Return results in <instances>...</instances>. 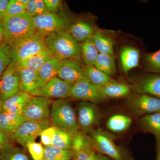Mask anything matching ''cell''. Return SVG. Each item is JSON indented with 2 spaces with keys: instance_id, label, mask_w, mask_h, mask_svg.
Listing matches in <instances>:
<instances>
[{
  "instance_id": "obj_1",
  "label": "cell",
  "mask_w": 160,
  "mask_h": 160,
  "mask_svg": "<svg viewBox=\"0 0 160 160\" xmlns=\"http://www.w3.org/2000/svg\"><path fill=\"white\" fill-rule=\"evenodd\" d=\"M46 47L62 60L76 59L81 55V46L66 31L52 33L45 38Z\"/></svg>"
},
{
  "instance_id": "obj_2",
  "label": "cell",
  "mask_w": 160,
  "mask_h": 160,
  "mask_svg": "<svg viewBox=\"0 0 160 160\" xmlns=\"http://www.w3.org/2000/svg\"><path fill=\"white\" fill-rule=\"evenodd\" d=\"M2 21L5 32L4 42L10 46L37 32L32 18L26 12L14 16L6 17Z\"/></svg>"
},
{
  "instance_id": "obj_3",
  "label": "cell",
  "mask_w": 160,
  "mask_h": 160,
  "mask_svg": "<svg viewBox=\"0 0 160 160\" xmlns=\"http://www.w3.org/2000/svg\"><path fill=\"white\" fill-rule=\"evenodd\" d=\"M50 119L52 126L73 133L79 132L75 112L67 100L58 99L52 102Z\"/></svg>"
},
{
  "instance_id": "obj_4",
  "label": "cell",
  "mask_w": 160,
  "mask_h": 160,
  "mask_svg": "<svg viewBox=\"0 0 160 160\" xmlns=\"http://www.w3.org/2000/svg\"><path fill=\"white\" fill-rule=\"evenodd\" d=\"M10 47L11 62L14 64L47 48L45 37L37 32L18 41Z\"/></svg>"
},
{
  "instance_id": "obj_5",
  "label": "cell",
  "mask_w": 160,
  "mask_h": 160,
  "mask_svg": "<svg viewBox=\"0 0 160 160\" xmlns=\"http://www.w3.org/2000/svg\"><path fill=\"white\" fill-rule=\"evenodd\" d=\"M95 149L113 160H127L122 149L118 146L112 135L98 127L90 133Z\"/></svg>"
},
{
  "instance_id": "obj_6",
  "label": "cell",
  "mask_w": 160,
  "mask_h": 160,
  "mask_svg": "<svg viewBox=\"0 0 160 160\" xmlns=\"http://www.w3.org/2000/svg\"><path fill=\"white\" fill-rule=\"evenodd\" d=\"M37 32L46 37L58 32L66 31L69 26V22L62 14L48 12L32 18Z\"/></svg>"
},
{
  "instance_id": "obj_7",
  "label": "cell",
  "mask_w": 160,
  "mask_h": 160,
  "mask_svg": "<svg viewBox=\"0 0 160 160\" xmlns=\"http://www.w3.org/2000/svg\"><path fill=\"white\" fill-rule=\"evenodd\" d=\"M127 106L136 117L160 112V98L149 95L134 93L127 96Z\"/></svg>"
},
{
  "instance_id": "obj_8",
  "label": "cell",
  "mask_w": 160,
  "mask_h": 160,
  "mask_svg": "<svg viewBox=\"0 0 160 160\" xmlns=\"http://www.w3.org/2000/svg\"><path fill=\"white\" fill-rule=\"evenodd\" d=\"M52 103L48 98L32 96L23 109L22 114L24 119L32 122L49 120Z\"/></svg>"
},
{
  "instance_id": "obj_9",
  "label": "cell",
  "mask_w": 160,
  "mask_h": 160,
  "mask_svg": "<svg viewBox=\"0 0 160 160\" xmlns=\"http://www.w3.org/2000/svg\"><path fill=\"white\" fill-rule=\"evenodd\" d=\"M99 110L94 103L82 101L78 105V122L81 132L87 134L97 128L101 120Z\"/></svg>"
},
{
  "instance_id": "obj_10",
  "label": "cell",
  "mask_w": 160,
  "mask_h": 160,
  "mask_svg": "<svg viewBox=\"0 0 160 160\" xmlns=\"http://www.w3.org/2000/svg\"><path fill=\"white\" fill-rule=\"evenodd\" d=\"M49 126V120L42 122L25 121L16 130L13 138L20 145L26 147L28 143L34 142L43 130Z\"/></svg>"
},
{
  "instance_id": "obj_11",
  "label": "cell",
  "mask_w": 160,
  "mask_h": 160,
  "mask_svg": "<svg viewBox=\"0 0 160 160\" xmlns=\"http://www.w3.org/2000/svg\"><path fill=\"white\" fill-rule=\"evenodd\" d=\"M72 85L57 77L29 94L33 97L65 99L70 97Z\"/></svg>"
},
{
  "instance_id": "obj_12",
  "label": "cell",
  "mask_w": 160,
  "mask_h": 160,
  "mask_svg": "<svg viewBox=\"0 0 160 160\" xmlns=\"http://www.w3.org/2000/svg\"><path fill=\"white\" fill-rule=\"evenodd\" d=\"M20 91L18 72L14 64L11 62L0 79V98L3 102Z\"/></svg>"
},
{
  "instance_id": "obj_13",
  "label": "cell",
  "mask_w": 160,
  "mask_h": 160,
  "mask_svg": "<svg viewBox=\"0 0 160 160\" xmlns=\"http://www.w3.org/2000/svg\"><path fill=\"white\" fill-rule=\"evenodd\" d=\"M70 97L74 99L94 104L106 99L100 94L97 87L87 80H82L72 84Z\"/></svg>"
},
{
  "instance_id": "obj_14",
  "label": "cell",
  "mask_w": 160,
  "mask_h": 160,
  "mask_svg": "<svg viewBox=\"0 0 160 160\" xmlns=\"http://www.w3.org/2000/svg\"><path fill=\"white\" fill-rule=\"evenodd\" d=\"M95 147L90 137L78 132L74 134L72 150L75 160H97Z\"/></svg>"
},
{
  "instance_id": "obj_15",
  "label": "cell",
  "mask_w": 160,
  "mask_h": 160,
  "mask_svg": "<svg viewBox=\"0 0 160 160\" xmlns=\"http://www.w3.org/2000/svg\"><path fill=\"white\" fill-rule=\"evenodd\" d=\"M58 77L72 84L82 80H87L84 68L76 59L62 61L58 71Z\"/></svg>"
},
{
  "instance_id": "obj_16",
  "label": "cell",
  "mask_w": 160,
  "mask_h": 160,
  "mask_svg": "<svg viewBox=\"0 0 160 160\" xmlns=\"http://www.w3.org/2000/svg\"><path fill=\"white\" fill-rule=\"evenodd\" d=\"M135 93L160 98V74H148L140 77L131 87Z\"/></svg>"
},
{
  "instance_id": "obj_17",
  "label": "cell",
  "mask_w": 160,
  "mask_h": 160,
  "mask_svg": "<svg viewBox=\"0 0 160 160\" xmlns=\"http://www.w3.org/2000/svg\"><path fill=\"white\" fill-rule=\"evenodd\" d=\"M52 55L51 52L46 48L38 53L13 64L17 69H28L38 72Z\"/></svg>"
},
{
  "instance_id": "obj_18",
  "label": "cell",
  "mask_w": 160,
  "mask_h": 160,
  "mask_svg": "<svg viewBox=\"0 0 160 160\" xmlns=\"http://www.w3.org/2000/svg\"><path fill=\"white\" fill-rule=\"evenodd\" d=\"M104 98H117L127 97L130 94L131 87L115 81L101 86H96Z\"/></svg>"
},
{
  "instance_id": "obj_19",
  "label": "cell",
  "mask_w": 160,
  "mask_h": 160,
  "mask_svg": "<svg viewBox=\"0 0 160 160\" xmlns=\"http://www.w3.org/2000/svg\"><path fill=\"white\" fill-rule=\"evenodd\" d=\"M17 69L19 75L21 91L30 94L41 87L38 71L28 69Z\"/></svg>"
},
{
  "instance_id": "obj_20",
  "label": "cell",
  "mask_w": 160,
  "mask_h": 160,
  "mask_svg": "<svg viewBox=\"0 0 160 160\" xmlns=\"http://www.w3.org/2000/svg\"><path fill=\"white\" fill-rule=\"evenodd\" d=\"M25 121L22 114H14L3 111L0 114V129L8 137L13 138L16 130Z\"/></svg>"
},
{
  "instance_id": "obj_21",
  "label": "cell",
  "mask_w": 160,
  "mask_h": 160,
  "mask_svg": "<svg viewBox=\"0 0 160 160\" xmlns=\"http://www.w3.org/2000/svg\"><path fill=\"white\" fill-rule=\"evenodd\" d=\"M62 61L52 55L38 71L41 87L58 76V71Z\"/></svg>"
},
{
  "instance_id": "obj_22",
  "label": "cell",
  "mask_w": 160,
  "mask_h": 160,
  "mask_svg": "<svg viewBox=\"0 0 160 160\" xmlns=\"http://www.w3.org/2000/svg\"><path fill=\"white\" fill-rule=\"evenodd\" d=\"M32 97L25 92H19L3 102V111L14 114H22L26 103Z\"/></svg>"
},
{
  "instance_id": "obj_23",
  "label": "cell",
  "mask_w": 160,
  "mask_h": 160,
  "mask_svg": "<svg viewBox=\"0 0 160 160\" xmlns=\"http://www.w3.org/2000/svg\"><path fill=\"white\" fill-rule=\"evenodd\" d=\"M140 52L134 47L124 46L120 51V58L123 70L125 73L138 66Z\"/></svg>"
},
{
  "instance_id": "obj_24",
  "label": "cell",
  "mask_w": 160,
  "mask_h": 160,
  "mask_svg": "<svg viewBox=\"0 0 160 160\" xmlns=\"http://www.w3.org/2000/svg\"><path fill=\"white\" fill-rule=\"evenodd\" d=\"M138 123L142 130L154 135L160 142V112L144 116Z\"/></svg>"
},
{
  "instance_id": "obj_25",
  "label": "cell",
  "mask_w": 160,
  "mask_h": 160,
  "mask_svg": "<svg viewBox=\"0 0 160 160\" xmlns=\"http://www.w3.org/2000/svg\"><path fill=\"white\" fill-rule=\"evenodd\" d=\"M69 34L78 42H84L91 38L94 33L92 26L89 23L79 21L69 26Z\"/></svg>"
},
{
  "instance_id": "obj_26",
  "label": "cell",
  "mask_w": 160,
  "mask_h": 160,
  "mask_svg": "<svg viewBox=\"0 0 160 160\" xmlns=\"http://www.w3.org/2000/svg\"><path fill=\"white\" fill-rule=\"evenodd\" d=\"M91 38L99 53L113 55V43L110 38L99 31H95Z\"/></svg>"
},
{
  "instance_id": "obj_27",
  "label": "cell",
  "mask_w": 160,
  "mask_h": 160,
  "mask_svg": "<svg viewBox=\"0 0 160 160\" xmlns=\"http://www.w3.org/2000/svg\"><path fill=\"white\" fill-rule=\"evenodd\" d=\"M132 120L129 117L122 114H116L111 117L106 126L107 129L113 132H122L130 127Z\"/></svg>"
},
{
  "instance_id": "obj_28",
  "label": "cell",
  "mask_w": 160,
  "mask_h": 160,
  "mask_svg": "<svg viewBox=\"0 0 160 160\" xmlns=\"http://www.w3.org/2000/svg\"><path fill=\"white\" fill-rule=\"evenodd\" d=\"M87 80L96 86H101L113 82L109 76L100 71L95 66H86L84 68Z\"/></svg>"
},
{
  "instance_id": "obj_29",
  "label": "cell",
  "mask_w": 160,
  "mask_h": 160,
  "mask_svg": "<svg viewBox=\"0 0 160 160\" xmlns=\"http://www.w3.org/2000/svg\"><path fill=\"white\" fill-rule=\"evenodd\" d=\"M81 53L86 66H94L99 53L91 38L83 42L81 45Z\"/></svg>"
},
{
  "instance_id": "obj_30",
  "label": "cell",
  "mask_w": 160,
  "mask_h": 160,
  "mask_svg": "<svg viewBox=\"0 0 160 160\" xmlns=\"http://www.w3.org/2000/svg\"><path fill=\"white\" fill-rule=\"evenodd\" d=\"M75 134L65 129L58 128L51 146L60 149L72 150Z\"/></svg>"
},
{
  "instance_id": "obj_31",
  "label": "cell",
  "mask_w": 160,
  "mask_h": 160,
  "mask_svg": "<svg viewBox=\"0 0 160 160\" xmlns=\"http://www.w3.org/2000/svg\"><path fill=\"white\" fill-rule=\"evenodd\" d=\"M74 158L72 150L60 149L55 146H44L43 160H71Z\"/></svg>"
},
{
  "instance_id": "obj_32",
  "label": "cell",
  "mask_w": 160,
  "mask_h": 160,
  "mask_svg": "<svg viewBox=\"0 0 160 160\" xmlns=\"http://www.w3.org/2000/svg\"><path fill=\"white\" fill-rule=\"evenodd\" d=\"M94 66L109 76L114 74L116 70L113 55L99 53Z\"/></svg>"
},
{
  "instance_id": "obj_33",
  "label": "cell",
  "mask_w": 160,
  "mask_h": 160,
  "mask_svg": "<svg viewBox=\"0 0 160 160\" xmlns=\"http://www.w3.org/2000/svg\"><path fill=\"white\" fill-rule=\"evenodd\" d=\"M2 149V154L0 160H30L24 151L10 144Z\"/></svg>"
},
{
  "instance_id": "obj_34",
  "label": "cell",
  "mask_w": 160,
  "mask_h": 160,
  "mask_svg": "<svg viewBox=\"0 0 160 160\" xmlns=\"http://www.w3.org/2000/svg\"><path fill=\"white\" fill-rule=\"evenodd\" d=\"M49 12L42 0H29L26 7V13L32 18Z\"/></svg>"
},
{
  "instance_id": "obj_35",
  "label": "cell",
  "mask_w": 160,
  "mask_h": 160,
  "mask_svg": "<svg viewBox=\"0 0 160 160\" xmlns=\"http://www.w3.org/2000/svg\"><path fill=\"white\" fill-rule=\"evenodd\" d=\"M11 62V47L4 42L0 46V79Z\"/></svg>"
},
{
  "instance_id": "obj_36",
  "label": "cell",
  "mask_w": 160,
  "mask_h": 160,
  "mask_svg": "<svg viewBox=\"0 0 160 160\" xmlns=\"http://www.w3.org/2000/svg\"><path fill=\"white\" fill-rule=\"evenodd\" d=\"M145 64L149 71L160 74V49L146 55Z\"/></svg>"
},
{
  "instance_id": "obj_37",
  "label": "cell",
  "mask_w": 160,
  "mask_h": 160,
  "mask_svg": "<svg viewBox=\"0 0 160 160\" xmlns=\"http://www.w3.org/2000/svg\"><path fill=\"white\" fill-rule=\"evenodd\" d=\"M27 5L20 0H10L6 11V17L14 16L23 14L26 12Z\"/></svg>"
},
{
  "instance_id": "obj_38",
  "label": "cell",
  "mask_w": 160,
  "mask_h": 160,
  "mask_svg": "<svg viewBox=\"0 0 160 160\" xmlns=\"http://www.w3.org/2000/svg\"><path fill=\"white\" fill-rule=\"evenodd\" d=\"M26 148L33 160H43L44 147L41 143L30 142L27 144Z\"/></svg>"
},
{
  "instance_id": "obj_39",
  "label": "cell",
  "mask_w": 160,
  "mask_h": 160,
  "mask_svg": "<svg viewBox=\"0 0 160 160\" xmlns=\"http://www.w3.org/2000/svg\"><path fill=\"white\" fill-rule=\"evenodd\" d=\"M57 129V127L55 126H49L41 132L40 135L41 142L45 147L51 146L53 137Z\"/></svg>"
},
{
  "instance_id": "obj_40",
  "label": "cell",
  "mask_w": 160,
  "mask_h": 160,
  "mask_svg": "<svg viewBox=\"0 0 160 160\" xmlns=\"http://www.w3.org/2000/svg\"><path fill=\"white\" fill-rule=\"evenodd\" d=\"M44 2L49 12L53 13H56L62 3L60 0H44Z\"/></svg>"
},
{
  "instance_id": "obj_41",
  "label": "cell",
  "mask_w": 160,
  "mask_h": 160,
  "mask_svg": "<svg viewBox=\"0 0 160 160\" xmlns=\"http://www.w3.org/2000/svg\"><path fill=\"white\" fill-rule=\"evenodd\" d=\"M8 0H0V20L2 21L6 17V11L9 4Z\"/></svg>"
},
{
  "instance_id": "obj_42",
  "label": "cell",
  "mask_w": 160,
  "mask_h": 160,
  "mask_svg": "<svg viewBox=\"0 0 160 160\" xmlns=\"http://www.w3.org/2000/svg\"><path fill=\"white\" fill-rule=\"evenodd\" d=\"M9 138L0 129V149L9 145Z\"/></svg>"
},
{
  "instance_id": "obj_43",
  "label": "cell",
  "mask_w": 160,
  "mask_h": 160,
  "mask_svg": "<svg viewBox=\"0 0 160 160\" xmlns=\"http://www.w3.org/2000/svg\"><path fill=\"white\" fill-rule=\"evenodd\" d=\"M5 41V32L3 28L2 21L0 20V46L2 45Z\"/></svg>"
},
{
  "instance_id": "obj_44",
  "label": "cell",
  "mask_w": 160,
  "mask_h": 160,
  "mask_svg": "<svg viewBox=\"0 0 160 160\" xmlns=\"http://www.w3.org/2000/svg\"><path fill=\"white\" fill-rule=\"evenodd\" d=\"M97 160H110L106 156L99 153L97 154Z\"/></svg>"
},
{
  "instance_id": "obj_45",
  "label": "cell",
  "mask_w": 160,
  "mask_h": 160,
  "mask_svg": "<svg viewBox=\"0 0 160 160\" xmlns=\"http://www.w3.org/2000/svg\"><path fill=\"white\" fill-rule=\"evenodd\" d=\"M157 160H160V142L158 145Z\"/></svg>"
},
{
  "instance_id": "obj_46",
  "label": "cell",
  "mask_w": 160,
  "mask_h": 160,
  "mask_svg": "<svg viewBox=\"0 0 160 160\" xmlns=\"http://www.w3.org/2000/svg\"><path fill=\"white\" fill-rule=\"evenodd\" d=\"M3 111V102L0 98V114Z\"/></svg>"
},
{
  "instance_id": "obj_47",
  "label": "cell",
  "mask_w": 160,
  "mask_h": 160,
  "mask_svg": "<svg viewBox=\"0 0 160 160\" xmlns=\"http://www.w3.org/2000/svg\"><path fill=\"white\" fill-rule=\"evenodd\" d=\"M0 160H1V156H0Z\"/></svg>"
},
{
  "instance_id": "obj_48",
  "label": "cell",
  "mask_w": 160,
  "mask_h": 160,
  "mask_svg": "<svg viewBox=\"0 0 160 160\" xmlns=\"http://www.w3.org/2000/svg\"></svg>"
}]
</instances>
